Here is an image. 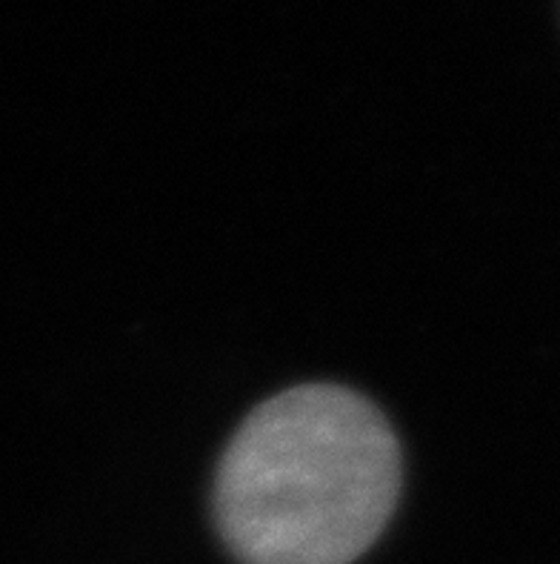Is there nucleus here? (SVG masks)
Listing matches in <instances>:
<instances>
[{"label":"nucleus","instance_id":"1","mask_svg":"<svg viewBox=\"0 0 560 564\" xmlns=\"http://www.w3.org/2000/svg\"><path fill=\"white\" fill-rule=\"evenodd\" d=\"M400 490L389 424L347 387L306 384L249 415L220 458L215 513L243 564H349Z\"/></svg>","mask_w":560,"mask_h":564}]
</instances>
